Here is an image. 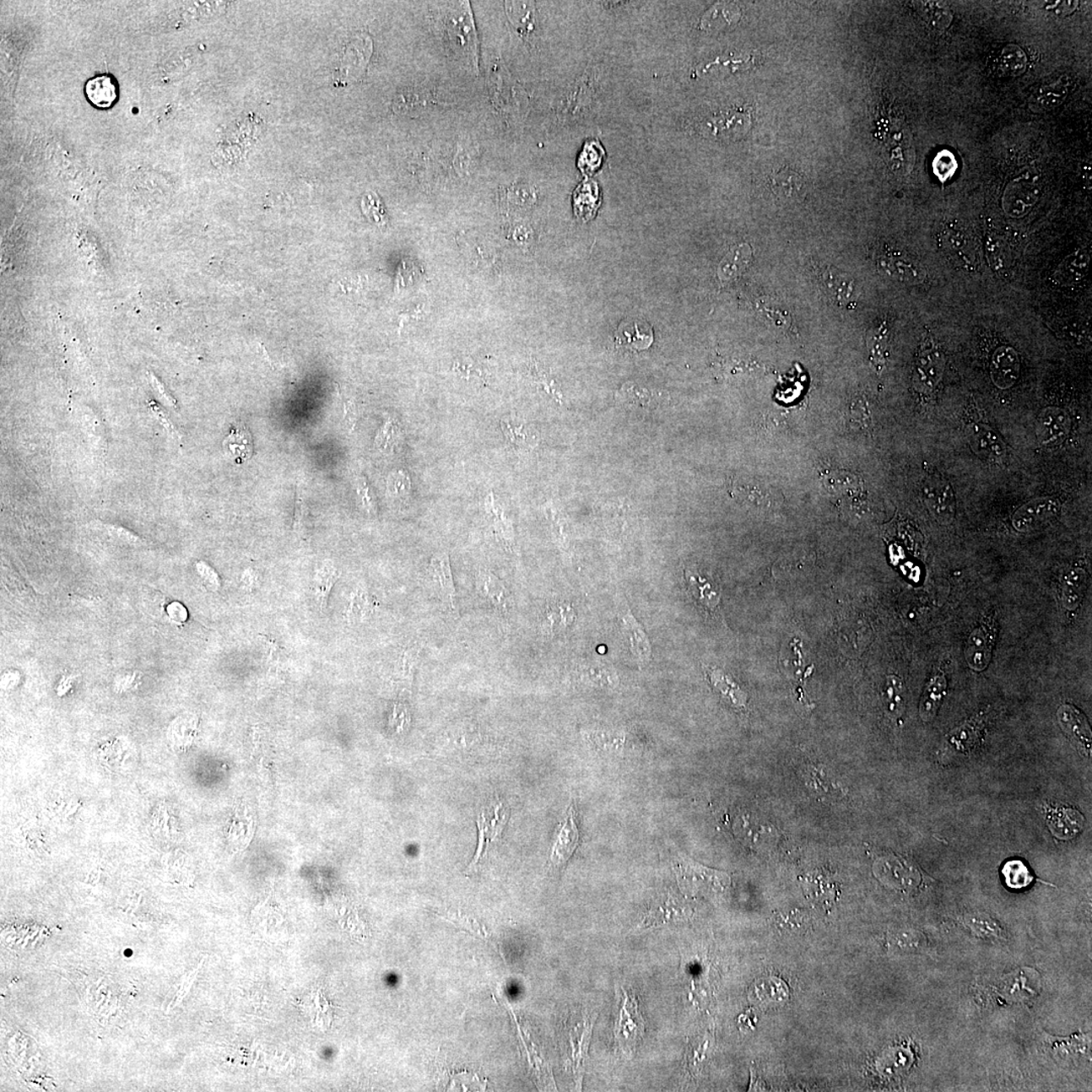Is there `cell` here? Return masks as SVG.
<instances>
[{"label": "cell", "mask_w": 1092, "mask_h": 1092, "mask_svg": "<svg viewBox=\"0 0 1092 1092\" xmlns=\"http://www.w3.org/2000/svg\"><path fill=\"white\" fill-rule=\"evenodd\" d=\"M486 510L492 520L495 533L504 543L511 545L513 543L512 525L505 516L502 508L495 501L493 494H489L486 500Z\"/></svg>", "instance_id": "f6af8a7d"}, {"label": "cell", "mask_w": 1092, "mask_h": 1092, "mask_svg": "<svg viewBox=\"0 0 1092 1092\" xmlns=\"http://www.w3.org/2000/svg\"><path fill=\"white\" fill-rule=\"evenodd\" d=\"M580 834L576 820L575 805L571 804L565 818L560 824L553 846H551L549 861L555 869L564 868L579 845Z\"/></svg>", "instance_id": "7c38bea8"}, {"label": "cell", "mask_w": 1092, "mask_h": 1092, "mask_svg": "<svg viewBox=\"0 0 1092 1092\" xmlns=\"http://www.w3.org/2000/svg\"><path fill=\"white\" fill-rule=\"evenodd\" d=\"M753 258L752 247L748 244L738 245L722 260L717 269L719 279L722 283L732 282L746 272Z\"/></svg>", "instance_id": "f546056e"}, {"label": "cell", "mask_w": 1092, "mask_h": 1092, "mask_svg": "<svg viewBox=\"0 0 1092 1092\" xmlns=\"http://www.w3.org/2000/svg\"><path fill=\"white\" fill-rule=\"evenodd\" d=\"M1071 428L1070 417L1058 407L1046 408L1037 420L1038 441L1044 446H1057L1068 438Z\"/></svg>", "instance_id": "5bb4252c"}, {"label": "cell", "mask_w": 1092, "mask_h": 1092, "mask_svg": "<svg viewBox=\"0 0 1092 1092\" xmlns=\"http://www.w3.org/2000/svg\"><path fill=\"white\" fill-rule=\"evenodd\" d=\"M1041 187L1037 177L1027 175L1010 181L1003 197V208L1007 215L1022 218L1032 210L1039 201Z\"/></svg>", "instance_id": "3957f363"}, {"label": "cell", "mask_w": 1092, "mask_h": 1092, "mask_svg": "<svg viewBox=\"0 0 1092 1092\" xmlns=\"http://www.w3.org/2000/svg\"><path fill=\"white\" fill-rule=\"evenodd\" d=\"M754 56L747 53H731L721 56L704 66L701 71L703 73H734L739 71H746L754 65Z\"/></svg>", "instance_id": "f35d334b"}, {"label": "cell", "mask_w": 1092, "mask_h": 1092, "mask_svg": "<svg viewBox=\"0 0 1092 1092\" xmlns=\"http://www.w3.org/2000/svg\"><path fill=\"white\" fill-rule=\"evenodd\" d=\"M880 272L897 282L920 284L926 278L921 265L895 249L885 250L877 260Z\"/></svg>", "instance_id": "9c48e42d"}, {"label": "cell", "mask_w": 1092, "mask_h": 1092, "mask_svg": "<svg viewBox=\"0 0 1092 1092\" xmlns=\"http://www.w3.org/2000/svg\"><path fill=\"white\" fill-rule=\"evenodd\" d=\"M616 342L624 349L631 350H645L649 349L654 334L649 324L644 321H624L616 331Z\"/></svg>", "instance_id": "484cf974"}, {"label": "cell", "mask_w": 1092, "mask_h": 1092, "mask_svg": "<svg viewBox=\"0 0 1092 1092\" xmlns=\"http://www.w3.org/2000/svg\"><path fill=\"white\" fill-rule=\"evenodd\" d=\"M891 943L902 952H915L920 950L926 943V938L922 933L908 931L893 933Z\"/></svg>", "instance_id": "db71d44e"}, {"label": "cell", "mask_w": 1092, "mask_h": 1092, "mask_svg": "<svg viewBox=\"0 0 1092 1092\" xmlns=\"http://www.w3.org/2000/svg\"><path fill=\"white\" fill-rule=\"evenodd\" d=\"M770 186L776 196L783 200H795L803 195L804 180L799 173L782 168L770 178Z\"/></svg>", "instance_id": "e575fe53"}, {"label": "cell", "mask_w": 1092, "mask_h": 1092, "mask_svg": "<svg viewBox=\"0 0 1092 1092\" xmlns=\"http://www.w3.org/2000/svg\"><path fill=\"white\" fill-rule=\"evenodd\" d=\"M446 25L449 39L451 44L456 46L458 52L467 59L472 60V62H476V32H474L471 14H468L466 5L463 3L453 5L446 15Z\"/></svg>", "instance_id": "277c9868"}, {"label": "cell", "mask_w": 1092, "mask_h": 1092, "mask_svg": "<svg viewBox=\"0 0 1092 1092\" xmlns=\"http://www.w3.org/2000/svg\"><path fill=\"white\" fill-rule=\"evenodd\" d=\"M337 579H338V570L331 561H326L316 574L314 580L316 595H317L321 603H323L327 598L332 586L334 585Z\"/></svg>", "instance_id": "f907efd6"}, {"label": "cell", "mask_w": 1092, "mask_h": 1092, "mask_svg": "<svg viewBox=\"0 0 1092 1092\" xmlns=\"http://www.w3.org/2000/svg\"><path fill=\"white\" fill-rule=\"evenodd\" d=\"M1088 589V574L1084 569L1075 568L1068 571L1062 581L1061 598L1066 609H1078L1084 600Z\"/></svg>", "instance_id": "1f68e13d"}, {"label": "cell", "mask_w": 1092, "mask_h": 1092, "mask_svg": "<svg viewBox=\"0 0 1092 1092\" xmlns=\"http://www.w3.org/2000/svg\"><path fill=\"white\" fill-rule=\"evenodd\" d=\"M1089 255L1085 250H1078L1068 255L1056 269L1055 282L1063 287H1071L1081 282L1089 273Z\"/></svg>", "instance_id": "4316f807"}, {"label": "cell", "mask_w": 1092, "mask_h": 1092, "mask_svg": "<svg viewBox=\"0 0 1092 1092\" xmlns=\"http://www.w3.org/2000/svg\"><path fill=\"white\" fill-rule=\"evenodd\" d=\"M500 425L509 446L516 451H528L537 444V431L520 418H503Z\"/></svg>", "instance_id": "83f0119b"}, {"label": "cell", "mask_w": 1092, "mask_h": 1092, "mask_svg": "<svg viewBox=\"0 0 1092 1092\" xmlns=\"http://www.w3.org/2000/svg\"><path fill=\"white\" fill-rule=\"evenodd\" d=\"M622 622L624 624L627 637H629L632 654L641 662H647L650 660L651 650L649 640L641 630V627L630 612L624 616Z\"/></svg>", "instance_id": "8d00e7d4"}, {"label": "cell", "mask_w": 1092, "mask_h": 1092, "mask_svg": "<svg viewBox=\"0 0 1092 1092\" xmlns=\"http://www.w3.org/2000/svg\"><path fill=\"white\" fill-rule=\"evenodd\" d=\"M575 620L576 614L573 606L568 602H555L549 605L544 612L542 630L545 635H560L573 625Z\"/></svg>", "instance_id": "4dcf8cb0"}, {"label": "cell", "mask_w": 1092, "mask_h": 1092, "mask_svg": "<svg viewBox=\"0 0 1092 1092\" xmlns=\"http://www.w3.org/2000/svg\"><path fill=\"white\" fill-rule=\"evenodd\" d=\"M775 925L781 933L795 935L806 930L808 927V917L798 910L788 911L780 913L775 918Z\"/></svg>", "instance_id": "681fc988"}, {"label": "cell", "mask_w": 1092, "mask_h": 1092, "mask_svg": "<svg viewBox=\"0 0 1092 1092\" xmlns=\"http://www.w3.org/2000/svg\"><path fill=\"white\" fill-rule=\"evenodd\" d=\"M477 593L501 614H507L513 607L511 593L501 579L489 569H479L474 581Z\"/></svg>", "instance_id": "2e32d148"}, {"label": "cell", "mask_w": 1092, "mask_h": 1092, "mask_svg": "<svg viewBox=\"0 0 1092 1092\" xmlns=\"http://www.w3.org/2000/svg\"><path fill=\"white\" fill-rule=\"evenodd\" d=\"M430 578L433 591L443 606L449 610L457 608V590L454 585L451 559L446 551L433 554L430 565Z\"/></svg>", "instance_id": "8fae6325"}, {"label": "cell", "mask_w": 1092, "mask_h": 1092, "mask_svg": "<svg viewBox=\"0 0 1092 1092\" xmlns=\"http://www.w3.org/2000/svg\"><path fill=\"white\" fill-rule=\"evenodd\" d=\"M1057 716L1060 727L1078 751L1085 756H1090L1091 731L1084 714L1073 705L1064 704L1058 709Z\"/></svg>", "instance_id": "9a60e30c"}, {"label": "cell", "mask_w": 1092, "mask_h": 1092, "mask_svg": "<svg viewBox=\"0 0 1092 1092\" xmlns=\"http://www.w3.org/2000/svg\"><path fill=\"white\" fill-rule=\"evenodd\" d=\"M748 117L738 111H728L727 114L721 112L711 116L707 122V127L716 136L736 135L747 130Z\"/></svg>", "instance_id": "74e56055"}, {"label": "cell", "mask_w": 1092, "mask_h": 1092, "mask_svg": "<svg viewBox=\"0 0 1092 1092\" xmlns=\"http://www.w3.org/2000/svg\"><path fill=\"white\" fill-rule=\"evenodd\" d=\"M622 998L619 1017H617L614 1038L616 1045L626 1055L634 1054L640 1041L644 1037L645 1020L640 1012L639 1002L634 993L622 990Z\"/></svg>", "instance_id": "6da1fadb"}, {"label": "cell", "mask_w": 1092, "mask_h": 1092, "mask_svg": "<svg viewBox=\"0 0 1092 1092\" xmlns=\"http://www.w3.org/2000/svg\"><path fill=\"white\" fill-rule=\"evenodd\" d=\"M370 602L365 592L360 590L354 596L349 607V614L354 619H364L370 611Z\"/></svg>", "instance_id": "6f0895ef"}, {"label": "cell", "mask_w": 1092, "mask_h": 1092, "mask_svg": "<svg viewBox=\"0 0 1092 1092\" xmlns=\"http://www.w3.org/2000/svg\"><path fill=\"white\" fill-rule=\"evenodd\" d=\"M85 94L91 104L100 109H108L117 99L116 84L110 75L96 76L86 84Z\"/></svg>", "instance_id": "836d02e7"}, {"label": "cell", "mask_w": 1092, "mask_h": 1092, "mask_svg": "<svg viewBox=\"0 0 1092 1092\" xmlns=\"http://www.w3.org/2000/svg\"><path fill=\"white\" fill-rule=\"evenodd\" d=\"M966 925L971 928L974 933L982 937H998L1002 933L999 927L992 917L982 915V913H974L972 916L966 917Z\"/></svg>", "instance_id": "f5cc1de1"}, {"label": "cell", "mask_w": 1092, "mask_h": 1092, "mask_svg": "<svg viewBox=\"0 0 1092 1092\" xmlns=\"http://www.w3.org/2000/svg\"><path fill=\"white\" fill-rule=\"evenodd\" d=\"M868 347L872 364L875 365L877 370L881 371L885 365L888 349H889V328L886 323H882L870 332Z\"/></svg>", "instance_id": "7bdbcfd3"}, {"label": "cell", "mask_w": 1092, "mask_h": 1092, "mask_svg": "<svg viewBox=\"0 0 1092 1092\" xmlns=\"http://www.w3.org/2000/svg\"><path fill=\"white\" fill-rule=\"evenodd\" d=\"M685 578L689 591L696 600L697 604L707 612L716 610L721 603L722 593L718 587L707 576H702L696 570L686 569Z\"/></svg>", "instance_id": "44dd1931"}, {"label": "cell", "mask_w": 1092, "mask_h": 1092, "mask_svg": "<svg viewBox=\"0 0 1092 1092\" xmlns=\"http://www.w3.org/2000/svg\"><path fill=\"white\" fill-rule=\"evenodd\" d=\"M941 246L949 257L963 265L974 264V247L969 241L967 234L956 224H949L940 236Z\"/></svg>", "instance_id": "603a6c76"}, {"label": "cell", "mask_w": 1092, "mask_h": 1092, "mask_svg": "<svg viewBox=\"0 0 1092 1092\" xmlns=\"http://www.w3.org/2000/svg\"><path fill=\"white\" fill-rule=\"evenodd\" d=\"M995 637L997 627L993 616L985 619L969 635L964 655L969 668L973 671L982 672L988 667L992 657Z\"/></svg>", "instance_id": "5b68a950"}, {"label": "cell", "mask_w": 1092, "mask_h": 1092, "mask_svg": "<svg viewBox=\"0 0 1092 1092\" xmlns=\"http://www.w3.org/2000/svg\"><path fill=\"white\" fill-rule=\"evenodd\" d=\"M943 370H945V356L936 341L928 337L923 341L920 355L917 357L918 386L926 392L933 391L942 380Z\"/></svg>", "instance_id": "30bf717a"}, {"label": "cell", "mask_w": 1092, "mask_h": 1092, "mask_svg": "<svg viewBox=\"0 0 1092 1092\" xmlns=\"http://www.w3.org/2000/svg\"><path fill=\"white\" fill-rule=\"evenodd\" d=\"M357 495H359L362 507L370 515H376L377 511L376 502L372 494L370 484H367L364 477L357 478L356 482Z\"/></svg>", "instance_id": "9f6ffc18"}, {"label": "cell", "mask_w": 1092, "mask_h": 1092, "mask_svg": "<svg viewBox=\"0 0 1092 1092\" xmlns=\"http://www.w3.org/2000/svg\"><path fill=\"white\" fill-rule=\"evenodd\" d=\"M1046 814H1047L1048 828L1055 838L1069 841L1083 831L1085 819L1078 809L1066 808V806L1052 808L1047 805Z\"/></svg>", "instance_id": "ac0fdd59"}, {"label": "cell", "mask_w": 1092, "mask_h": 1092, "mask_svg": "<svg viewBox=\"0 0 1092 1092\" xmlns=\"http://www.w3.org/2000/svg\"><path fill=\"white\" fill-rule=\"evenodd\" d=\"M689 913L690 910L686 905L671 893H666L651 903L644 920L637 927V931H650L651 928L685 921Z\"/></svg>", "instance_id": "ba28073f"}, {"label": "cell", "mask_w": 1092, "mask_h": 1092, "mask_svg": "<svg viewBox=\"0 0 1092 1092\" xmlns=\"http://www.w3.org/2000/svg\"><path fill=\"white\" fill-rule=\"evenodd\" d=\"M673 870L683 892L693 895L705 888H722L724 877L718 872L704 868L686 856L678 855L673 862Z\"/></svg>", "instance_id": "8992f818"}, {"label": "cell", "mask_w": 1092, "mask_h": 1092, "mask_svg": "<svg viewBox=\"0 0 1092 1092\" xmlns=\"http://www.w3.org/2000/svg\"><path fill=\"white\" fill-rule=\"evenodd\" d=\"M581 190L576 192V208L580 211L579 215L581 219H590L598 208L599 192L595 182H589L581 187Z\"/></svg>", "instance_id": "c3c4849f"}, {"label": "cell", "mask_w": 1092, "mask_h": 1092, "mask_svg": "<svg viewBox=\"0 0 1092 1092\" xmlns=\"http://www.w3.org/2000/svg\"><path fill=\"white\" fill-rule=\"evenodd\" d=\"M1073 79L1068 75L1061 76L1058 80L1042 86L1030 96L1029 108L1033 112L1043 114L1062 105L1070 93Z\"/></svg>", "instance_id": "ffe728a7"}, {"label": "cell", "mask_w": 1092, "mask_h": 1092, "mask_svg": "<svg viewBox=\"0 0 1092 1092\" xmlns=\"http://www.w3.org/2000/svg\"><path fill=\"white\" fill-rule=\"evenodd\" d=\"M741 19V10L733 3H719L704 14L701 27L707 30L732 27Z\"/></svg>", "instance_id": "d590c367"}, {"label": "cell", "mask_w": 1092, "mask_h": 1092, "mask_svg": "<svg viewBox=\"0 0 1092 1092\" xmlns=\"http://www.w3.org/2000/svg\"><path fill=\"white\" fill-rule=\"evenodd\" d=\"M966 433L973 451L985 461L1000 462L1007 457V447L1002 438L987 425L973 424L967 428Z\"/></svg>", "instance_id": "e0dca14e"}, {"label": "cell", "mask_w": 1092, "mask_h": 1092, "mask_svg": "<svg viewBox=\"0 0 1092 1092\" xmlns=\"http://www.w3.org/2000/svg\"><path fill=\"white\" fill-rule=\"evenodd\" d=\"M1020 372V360L1018 352L1010 346H1000L995 350L990 376L993 384L1000 390H1007L1015 385Z\"/></svg>", "instance_id": "d6986e66"}, {"label": "cell", "mask_w": 1092, "mask_h": 1092, "mask_svg": "<svg viewBox=\"0 0 1092 1092\" xmlns=\"http://www.w3.org/2000/svg\"><path fill=\"white\" fill-rule=\"evenodd\" d=\"M400 435V427L394 418L385 422L376 437V447L381 451H389L396 446Z\"/></svg>", "instance_id": "816d5d0a"}, {"label": "cell", "mask_w": 1092, "mask_h": 1092, "mask_svg": "<svg viewBox=\"0 0 1092 1092\" xmlns=\"http://www.w3.org/2000/svg\"><path fill=\"white\" fill-rule=\"evenodd\" d=\"M926 504L938 522L949 524L956 513V501L953 489L940 476H933L925 488Z\"/></svg>", "instance_id": "4fadbf2b"}, {"label": "cell", "mask_w": 1092, "mask_h": 1092, "mask_svg": "<svg viewBox=\"0 0 1092 1092\" xmlns=\"http://www.w3.org/2000/svg\"><path fill=\"white\" fill-rule=\"evenodd\" d=\"M985 726H987V716L981 712L954 729L946 737L947 754L943 756L960 758L972 754L981 743Z\"/></svg>", "instance_id": "52a82bcc"}, {"label": "cell", "mask_w": 1092, "mask_h": 1092, "mask_svg": "<svg viewBox=\"0 0 1092 1092\" xmlns=\"http://www.w3.org/2000/svg\"><path fill=\"white\" fill-rule=\"evenodd\" d=\"M506 10L510 22L520 34L527 35L532 32L535 22V8L532 3L507 2Z\"/></svg>", "instance_id": "60d3db41"}, {"label": "cell", "mask_w": 1092, "mask_h": 1092, "mask_svg": "<svg viewBox=\"0 0 1092 1092\" xmlns=\"http://www.w3.org/2000/svg\"><path fill=\"white\" fill-rule=\"evenodd\" d=\"M420 646H411L402 652L396 667V678L404 689L412 687L413 680L420 661Z\"/></svg>", "instance_id": "b9f144b4"}, {"label": "cell", "mask_w": 1092, "mask_h": 1092, "mask_svg": "<svg viewBox=\"0 0 1092 1092\" xmlns=\"http://www.w3.org/2000/svg\"><path fill=\"white\" fill-rule=\"evenodd\" d=\"M589 741L601 752L619 754L624 751L626 737L624 733L597 732L590 733Z\"/></svg>", "instance_id": "7dc6e473"}, {"label": "cell", "mask_w": 1092, "mask_h": 1092, "mask_svg": "<svg viewBox=\"0 0 1092 1092\" xmlns=\"http://www.w3.org/2000/svg\"><path fill=\"white\" fill-rule=\"evenodd\" d=\"M706 673L709 683L723 700L738 709L746 706L747 694L731 676L717 668H707Z\"/></svg>", "instance_id": "f1b7e54d"}, {"label": "cell", "mask_w": 1092, "mask_h": 1092, "mask_svg": "<svg viewBox=\"0 0 1092 1092\" xmlns=\"http://www.w3.org/2000/svg\"><path fill=\"white\" fill-rule=\"evenodd\" d=\"M585 150L586 151L583 156L589 157V159L581 160V170H583L585 173L594 172L597 170V168L599 167L601 160L594 159L593 156H595L596 154H598V153H600L601 150L598 149V146H596L594 143H591L590 149H587L586 148Z\"/></svg>", "instance_id": "91938a15"}, {"label": "cell", "mask_w": 1092, "mask_h": 1092, "mask_svg": "<svg viewBox=\"0 0 1092 1092\" xmlns=\"http://www.w3.org/2000/svg\"><path fill=\"white\" fill-rule=\"evenodd\" d=\"M906 690L905 683L900 677H886L882 690V702L888 716L892 719L900 718L905 709Z\"/></svg>", "instance_id": "d6a6232c"}, {"label": "cell", "mask_w": 1092, "mask_h": 1092, "mask_svg": "<svg viewBox=\"0 0 1092 1092\" xmlns=\"http://www.w3.org/2000/svg\"><path fill=\"white\" fill-rule=\"evenodd\" d=\"M918 12L926 22L933 29L943 30L950 27L953 14L945 3L920 2L916 3Z\"/></svg>", "instance_id": "ab89813d"}, {"label": "cell", "mask_w": 1092, "mask_h": 1092, "mask_svg": "<svg viewBox=\"0 0 1092 1092\" xmlns=\"http://www.w3.org/2000/svg\"><path fill=\"white\" fill-rule=\"evenodd\" d=\"M233 457L240 459H248L253 453V441L251 435L246 427L238 426L232 431L226 441H224Z\"/></svg>", "instance_id": "bcb514c9"}, {"label": "cell", "mask_w": 1092, "mask_h": 1092, "mask_svg": "<svg viewBox=\"0 0 1092 1092\" xmlns=\"http://www.w3.org/2000/svg\"><path fill=\"white\" fill-rule=\"evenodd\" d=\"M821 284L825 294L836 305H846L854 298L855 280L838 268H826L821 275Z\"/></svg>", "instance_id": "7402d4cb"}, {"label": "cell", "mask_w": 1092, "mask_h": 1092, "mask_svg": "<svg viewBox=\"0 0 1092 1092\" xmlns=\"http://www.w3.org/2000/svg\"><path fill=\"white\" fill-rule=\"evenodd\" d=\"M1044 8L1048 13L1057 15V17H1068L1073 14L1078 7V2H1046Z\"/></svg>", "instance_id": "680465c9"}, {"label": "cell", "mask_w": 1092, "mask_h": 1092, "mask_svg": "<svg viewBox=\"0 0 1092 1092\" xmlns=\"http://www.w3.org/2000/svg\"><path fill=\"white\" fill-rule=\"evenodd\" d=\"M1027 66V54L1015 44L1004 46L992 61V70L1002 78H1019L1025 73Z\"/></svg>", "instance_id": "cb8c5ba5"}, {"label": "cell", "mask_w": 1092, "mask_h": 1092, "mask_svg": "<svg viewBox=\"0 0 1092 1092\" xmlns=\"http://www.w3.org/2000/svg\"><path fill=\"white\" fill-rule=\"evenodd\" d=\"M948 682L945 673L938 671L927 682L920 703V716L923 722H930L937 716L947 694Z\"/></svg>", "instance_id": "d4e9b609"}, {"label": "cell", "mask_w": 1092, "mask_h": 1092, "mask_svg": "<svg viewBox=\"0 0 1092 1092\" xmlns=\"http://www.w3.org/2000/svg\"><path fill=\"white\" fill-rule=\"evenodd\" d=\"M387 491L394 499H403L411 492V479L405 472L397 471L387 478Z\"/></svg>", "instance_id": "11a10c76"}, {"label": "cell", "mask_w": 1092, "mask_h": 1092, "mask_svg": "<svg viewBox=\"0 0 1092 1092\" xmlns=\"http://www.w3.org/2000/svg\"><path fill=\"white\" fill-rule=\"evenodd\" d=\"M1002 873L1005 884L1010 889L1019 890L1032 884L1035 878L1024 861L1013 859L1005 862Z\"/></svg>", "instance_id": "ee69618b"}, {"label": "cell", "mask_w": 1092, "mask_h": 1092, "mask_svg": "<svg viewBox=\"0 0 1092 1092\" xmlns=\"http://www.w3.org/2000/svg\"><path fill=\"white\" fill-rule=\"evenodd\" d=\"M1061 505L1057 499L1044 497L1024 504L1014 514L1013 525L1019 532L1027 533L1047 527L1059 516Z\"/></svg>", "instance_id": "7a4b0ae2"}]
</instances>
